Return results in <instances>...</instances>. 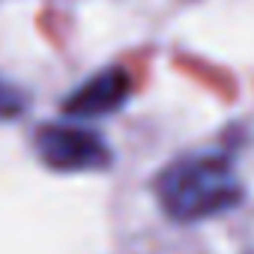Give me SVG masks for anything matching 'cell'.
I'll use <instances>...</instances> for the list:
<instances>
[{"instance_id":"4","label":"cell","mask_w":254,"mask_h":254,"mask_svg":"<svg viewBox=\"0 0 254 254\" xmlns=\"http://www.w3.org/2000/svg\"><path fill=\"white\" fill-rule=\"evenodd\" d=\"M24 111V96L6 84V81H0V120H12Z\"/></svg>"},{"instance_id":"3","label":"cell","mask_w":254,"mask_h":254,"mask_svg":"<svg viewBox=\"0 0 254 254\" xmlns=\"http://www.w3.org/2000/svg\"><path fill=\"white\" fill-rule=\"evenodd\" d=\"M132 96V78L123 69H102L87 78L78 90L63 99V114L69 117H105L120 111Z\"/></svg>"},{"instance_id":"2","label":"cell","mask_w":254,"mask_h":254,"mask_svg":"<svg viewBox=\"0 0 254 254\" xmlns=\"http://www.w3.org/2000/svg\"><path fill=\"white\" fill-rule=\"evenodd\" d=\"M33 147L39 159L51 171L75 174V171H105L111 168L114 156L111 147L90 129L81 126H60V123H45L33 135Z\"/></svg>"},{"instance_id":"1","label":"cell","mask_w":254,"mask_h":254,"mask_svg":"<svg viewBox=\"0 0 254 254\" xmlns=\"http://www.w3.org/2000/svg\"><path fill=\"white\" fill-rule=\"evenodd\" d=\"M168 218L194 224L221 215L245 197V189L227 156H186L171 162L153 183Z\"/></svg>"}]
</instances>
